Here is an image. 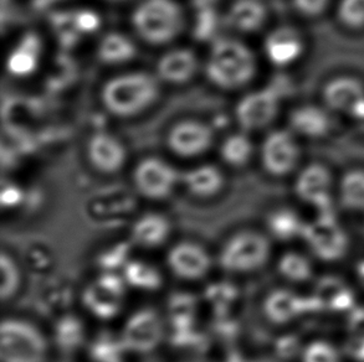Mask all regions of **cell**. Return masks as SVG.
Returning a JSON list of instances; mask_svg holds the SVG:
<instances>
[{"instance_id":"cell-26","label":"cell","mask_w":364,"mask_h":362,"mask_svg":"<svg viewBox=\"0 0 364 362\" xmlns=\"http://www.w3.org/2000/svg\"><path fill=\"white\" fill-rule=\"evenodd\" d=\"M197 309V299L192 294H174L169 300L171 323L176 331L192 330L194 315Z\"/></svg>"},{"instance_id":"cell-15","label":"cell","mask_w":364,"mask_h":362,"mask_svg":"<svg viewBox=\"0 0 364 362\" xmlns=\"http://www.w3.org/2000/svg\"><path fill=\"white\" fill-rule=\"evenodd\" d=\"M304 50L305 44L300 33L289 26L274 30L265 41L266 56L279 67L296 62L304 54Z\"/></svg>"},{"instance_id":"cell-8","label":"cell","mask_w":364,"mask_h":362,"mask_svg":"<svg viewBox=\"0 0 364 362\" xmlns=\"http://www.w3.org/2000/svg\"><path fill=\"white\" fill-rule=\"evenodd\" d=\"M300 159V148L294 133L275 131L262 143L261 160L267 172L275 177H284L295 169Z\"/></svg>"},{"instance_id":"cell-16","label":"cell","mask_w":364,"mask_h":362,"mask_svg":"<svg viewBox=\"0 0 364 362\" xmlns=\"http://www.w3.org/2000/svg\"><path fill=\"white\" fill-rule=\"evenodd\" d=\"M332 187V177L327 168L311 164L305 168L296 181V192L302 200L316 206L328 204Z\"/></svg>"},{"instance_id":"cell-36","label":"cell","mask_w":364,"mask_h":362,"mask_svg":"<svg viewBox=\"0 0 364 362\" xmlns=\"http://www.w3.org/2000/svg\"><path fill=\"white\" fill-rule=\"evenodd\" d=\"M237 290L232 284L217 283L212 284L205 290V297L212 302L218 309L222 310L237 298Z\"/></svg>"},{"instance_id":"cell-2","label":"cell","mask_w":364,"mask_h":362,"mask_svg":"<svg viewBox=\"0 0 364 362\" xmlns=\"http://www.w3.org/2000/svg\"><path fill=\"white\" fill-rule=\"evenodd\" d=\"M205 71L208 79L218 87L239 89L254 77L255 57L251 50L240 41L223 39L214 45Z\"/></svg>"},{"instance_id":"cell-38","label":"cell","mask_w":364,"mask_h":362,"mask_svg":"<svg viewBox=\"0 0 364 362\" xmlns=\"http://www.w3.org/2000/svg\"><path fill=\"white\" fill-rule=\"evenodd\" d=\"M304 362H340V355L330 344L318 341L305 349Z\"/></svg>"},{"instance_id":"cell-29","label":"cell","mask_w":364,"mask_h":362,"mask_svg":"<svg viewBox=\"0 0 364 362\" xmlns=\"http://www.w3.org/2000/svg\"><path fill=\"white\" fill-rule=\"evenodd\" d=\"M341 201L350 210H364V170H350L341 180Z\"/></svg>"},{"instance_id":"cell-37","label":"cell","mask_w":364,"mask_h":362,"mask_svg":"<svg viewBox=\"0 0 364 362\" xmlns=\"http://www.w3.org/2000/svg\"><path fill=\"white\" fill-rule=\"evenodd\" d=\"M129 252L128 243H119L114 248L107 250L99 257V265L107 272L117 270L119 267L127 265V255Z\"/></svg>"},{"instance_id":"cell-43","label":"cell","mask_w":364,"mask_h":362,"mask_svg":"<svg viewBox=\"0 0 364 362\" xmlns=\"http://www.w3.org/2000/svg\"><path fill=\"white\" fill-rule=\"evenodd\" d=\"M114 1H122V0H114Z\"/></svg>"},{"instance_id":"cell-13","label":"cell","mask_w":364,"mask_h":362,"mask_svg":"<svg viewBox=\"0 0 364 362\" xmlns=\"http://www.w3.org/2000/svg\"><path fill=\"white\" fill-rule=\"evenodd\" d=\"M302 232L312 251L322 260H337L346 252V235L331 215L304 227Z\"/></svg>"},{"instance_id":"cell-6","label":"cell","mask_w":364,"mask_h":362,"mask_svg":"<svg viewBox=\"0 0 364 362\" xmlns=\"http://www.w3.org/2000/svg\"><path fill=\"white\" fill-rule=\"evenodd\" d=\"M164 327L157 312L141 309L128 319L123 328L122 340L126 350L133 353H151L162 341Z\"/></svg>"},{"instance_id":"cell-21","label":"cell","mask_w":364,"mask_h":362,"mask_svg":"<svg viewBox=\"0 0 364 362\" xmlns=\"http://www.w3.org/2000/svg\"><path fill=\"white\" fill-rule=\"evenodd\" d=\"M171 226L167 219L157 214L143 216L134 224L132 238L142 247H157L166 242L169 235Z\"/></svg>"},{"instance_id":"cell-7","label":"cell","mask_w":364,"mask_h":362,"mask_svg":"<svg viewBox=\"0 0 364 362\" xmlns=\"http://www.w3.org/2000/svg\"><path fill=\"white\" fill-rule=\"evenodd\" d=\"M124 282L117 274L109 272L102 274L85 290V307L97 318L104 320L114 318L122 307Z\"/></svg>"},{"instance_id":"cell-5","label":"cell","mask_w":364,"mask_h":362,"mask_svg":"<svg viewBox=\"0 0 364 362\" xmlns=\"http://www.w3.org/2000/svg\"><path fill=\"white\" fill-rule=\"evenodd\" d=\"M270 257V243L257 232H242L228 241L220 253L223 270L245 273L259 270Z\"/></svg>"},{"instance_id":"cell-34","label":"cell","mask_w":364,"mask_h":362,"mask_svg":"<svg viewBox=\"0 0 364 362\" xmlns=\"http://www.w3.org/2000/svg\"><path fill=\"white\" fill-rule=\"evenodd\" d=\"M0 272H1L0 297H1V300H8L18 290L20 274L14 260L5 253H1L0 256Z\"/></svg>"},{"instance_id":"cell-25","label":"cell","mask_w":364,"mask_h":362,"mask_svg":"<svg viewBox=\"0 0 364 362\" xmlns=\"http://www.w3.org/2000/svg\"><path fill=\"white\" fill-rule=\"evenodd\" d=\"M126 283L143 290H157L162 285V277L154 267L141 260H131L123 270Z\"/></svg>"},{"instance_id":"cell-22","label":"cell","mask_w":364,"mask_h":362,"mask_svg":"<svg viewBox=\"0 0 364 362\" xmlns=\"http://www.w3.org/2000/svg\"><path fill=\"white\" fill-rule=\"evenodd\" d=\"M307 304L295 294L286 290H276L265 302L266 315L274 323H286L302 313Z\"/></svg>"},{"instance_id":"cell-9","label":"cell","mask_w":364,"mask_h":362,"mask_svg":"<svg viewBox=\"0 0 364 362\" xmlns=\"http://www.w3.org/2000/svg\"><path fill=\"white\" fill-rule=\"evenodd\" d=\"M280 97L272 89H264L246 94L237 103V119L240 127L246 131L262 129L274 122L279 112Z\"/></svg>"},{"instance_id":"cell-24","label":"cell","mask_w":364,"mask_h":362,"mask_svg":"<svg viewBox=\"0 0 364 362\" xmlns=\"http://www.w3.org/2000/svg\"><path fill=\"white\" fill-rule=\"evenodd\" d=\"M136 55V46L126 35L109 33L99 45V57L105 64L119 65L128 62Z\"/></svg>"},{"instance_id":"cell-20","label":"cell","mask_w":364,"mask_h":362,"mask_svg":"<svg viewBox=\"0 0 364 362\" xmlns=\"http://www.w3.org/2000/svg\"><path fill=\"white\" fill-rule=\"evenodd\" d=\"M267 18L265 5L260 0H237L229 11L232 28L242 33H254L265 24Z\"/></svg>"},{"instance_id":"cell-35","label":"cell","mask_w":364,"mask_h":362,"mask_svg":"<svg viewBox=\"0 0 364 362\" xmlns=\"http://www.w3.org/2000/svg\"><path fill=\"white\" fill-rule=\"evenodd\" d=\"M338 18L348 29L364 28V0H341Z\"/></svg>"},{"instance_id":"cell-11","label":"cell","mask_w":364,"mask_h":362,"mask_svg":"<svg viewBox=\"0 0 364 362\" xmlns=\"http://www.w3.org/2000/svg\"><path fill=\"white\" fill-rule=\"evenodd\" d=\"M326 106L336 112L364 119V84L352 76H338L323 89Z\"/></svg>"},{"instance_id":"cell-28","label":"cell","mask_w":364,"mask_h":362,"mask_svg":"<svg viewBox=\"0 0 364 362\" xmlns=\"http://www.w3.org/2000/svg\"><path fill=\"white\" fill-rule=\"evenodd\" d=\"M84 324L74 315L60 319L55 327V341L64 351H74L84 343Z\"/></svg>"},{"instance_id":"cell-31","label":"cell","mask_w":364,"mask_h":362,"mask_svg":"<svg viewBox=\"0 0 364 362\" xmlns=\"http://www.w3.org/2000/svg\"><path fill=\"white\" fill-rule=\"evenodd\" d=\"M124 351L126 348L121 339L105 335L91 345L90 355L95 362H122Z\"/></svg>"},{"instance_id":"cell-33","label":"cell","mask_w":364,"mask_h":362,"mask_svg":"<svg viewBox=\"0 0 364 362\" xmlns=\"http://www.w3.org/2000/svg\"><path fill=\"white\" fill-rule=\"evenodd\" d=\"M270 230L280 240H290L300 232L301 224L291 211H279L269 221Z\"/></svg>"},{"instance_id":"cell-12","label":"cell","mask_w":364,"mask_h":362,"mask_svg":"<svg viewBox=\"0 0 364 362\" xmlns=\"http://www.w3.org/2000/svg\"><path fill=\"white\" fill-rule=\"evenodd\" d=\"M213 138L212 128L205 123L183 121L168 133V147L178 157H197L210 148Z\"/></svg>"},{"instance_id":"cell-32","label":"cell","mask_w":364,"mask_h":362,"mask_svg":"<svg viewBox=\"0 0 364 362\" xmlns=\"http://www.w3.org/2000/svg\"><path fill=\"white\" fill-rule=\"evenodd\" d=\"M280 273L292 282H305L312 274V267L307 258L297 253H286L279 263Z\"/></svg>"},{"instance_id":"cell-18","label":"cell","mask_w":364,"mask_h":362,"mask_svg":"<svg viewBox=\"0 0 364 362\" xmlns=\"http://www.w3.org/2000/svg\"><path fill=\"white\" fill-rule=\"evenodd\" d=\"M198 70L196 54L188 49H174L163 55L157 64V76L169 84H186Z\"/></svg>"},{"instance_id":"cell-40","label":"cell","mask_w":364,"mask_h":362,"mask_svg":"<svg viewBox=\"0 0 364 362\" xmlns=\"http://www.w3.org/2000/svg\"><path fill=\"white\" fill-rule=\"evenodd\" d=\"M100 19L92 11H81L75 18V26L82 33H91L99 28Z\"/></svg>"},{"instance_id":"cell-17","label":"cell","mask_w":364,"mask_h":362,"mask_svg":"<svg viewBox=\"0 0 364 362\" xmlns=\"http://www.w3.org/2000/svg\"><path fill=\"white\" fill-rule=\"evenodd\" d=\"M87 152L91 164L106 174L119 172L126 162V150L122 144L106 133H97L90 139Z\"/></svg>"},{"instance_id":"cell-41","label":"cell","mask_w":364,"mask_h":362,"mask_svg":"<svg viewBox=\"0 0 364 362\" xmlns=\"http://www.w3.org/2000/svg\"><path fill=\"white\" fill-rule=\"evenodd\" d=\"M21 201V191L14 185H8L3 187L1 191V205L10 207L19 204Z\"/></svg>"},{"instance_id":"cell-23","label":"cell","mask_w":364,"mask_h":362,"mask_svg":"<svg viewBox=\"0 0 364 362\" xmlns=\"http://www.w3.org/2000/svg\"><path fill=\"white\" fill-rule=\"evenodd\" d=\"M183 181L188 190L197 196H212L222 189L223 175L218 168L202 165L186 172Z\"/></svg>"},{"instance_id":"cell-19","label":"cell","mask_w":364,"mask_h":362,"mask_svg":"<svg viewBox=\"0 0 364 362\" xmlns=\"http://www.w3.org/2000/svg\"><path fill=\"white\" fill-rule=\"evenodd\" d=\"M292 131L302 137L318 139L325 137L330 132V114L325 108L315 104H305L296 108L290 118Z\"/></svg>"},{"instance_id":"cell-1","label":"cell","mask_w":364,"mask_h":362,"mask_svg":"<svg viewBox=\"0 0 364 362\" xmlns=\"http://www.w3.org/2000/svg\"><path fill=\"white\" fill-rule=\"evenodd\" d=\"M157 79L146 72H129L109 79L102 89V102L117 117H131L149 107L158 97Z\"/></svg>"},{"instance_id":"cell-3","label":"cell","mask_w":364,"mask_h":362,"mask_svg":"<svg viewBox=\"0 0 364 362\" xmlns=\"http://www.w3.org/2000/svg\"><path fill=\"white\" fill-rule=\"evenodd\" d=\"M132 24L148 44L166 45L182 33L184 15L174 0H143L133 11Z\"/></svg>"},{"instance_id":"cell-14","label":"cell","mask_w":364,"mask_h":362,"mask_svg":"<svg viewBox=\"0 0 364 362\" xmlns=\"http://www.w3.org/2000/svg\"><path fill=\"white\" fill-rule=\"evenodd\" d=\"M168 265L179 278L197 280L209 272L212 260L202 246L182 242L169 251Z\"/></svg>"},{"instance_id":"cell-30","label":"cell","mask_w":364,"mask_h":362,"mask_svg":"<svg viewBox=\"0 0 364 362\" xmlns=\"http://www.w3.org/2000/svg\"><path fill=\"white\" fill-rule=\"evenodd\" d=\"M252 154L250 139L244 134H234L223 143L222 157L228 164L242 167L247 163Z\"/></svg>"},{"instance_id":"cell-27","label":"cell","mask_w":364,"mask_h":362,"mask_svg":"<svg viewBox=\"0 0 364 362\" xmlns=\"http://www.w3.org/2000/svg\"><path fill=\"white\" fill-rule=\"evenodd\" d=\"M39 46L35 38L24 40L18 49L10 54L8 70L14 76H28L33 74L38 66Z\"/></svg>"},{"instance_id":"cell-39","label":"cell","mask_w":364,"mask_h":362,"mask_svg":"<svg viewBox=\"0 0 364 362\" xmlns=\"http://www.w3.org/2000/svg\"><path fill=\"white\" fill-rule=\"evenodd\" d=\"M330 0H294L296 9L306 16H317L325 11Z\"/></svg>"},{"instance_id":"cell-10","label":"cell","mask_w":364,"mask_h":362,"mask_svg":"<svg viewBox=\"0 0 364 362\" xmlns=\"http://www.w3.org/2000/svg\"><path fill=\"white\" fill-rule=\"evenodd\" d=\"M134 184L148 199L167 197L177 184L178 174L171 165L158 158H147L134 170Z\"/></svg>"},{"instance_id":"cell-44","label":"cell","mask_w":364,"mask_h":362,"mask_svg":"<svg viewBox=\"0 0 364 362\" xmlns=\"http://www.w3.org/2000/svg\"><path fill=\"white\" fill-rule=\"evenodd\" d=\"M256 362H259V361H256Z\"/></svg>"},{"instance_id":"cell-4","label":"cell","mask_w":364,"mask_h":362,"mask_svg":"<svg viewBox=\"0 0 364 362\" xmlns=\"http://www.w3.org/2000/svg\"><path fill=\"white\" fill-rule=\"evenodd\" d=\"M48 344L34 325L8 319L0 327L1 362H45Z\"/></svg>"},{"instance_id":"cell-42","label":"cell","mask_w":364,"mask_h":362,"mask_svg":"<svg viewBox=\"0 0 364 362\" xmlns=\"http://www.w3.org/2000/svg\"><path fill=\"white\" fill-rule=\"evenodd\" d=\"M360 277H362V279H363V282H364V265H362V267H360Z\"/></svg>"}]
</instances>
